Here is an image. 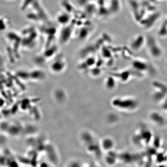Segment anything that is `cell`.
<instances>
[{"label":"cell","instance_id":"6da1fadb","mask_svg":"<svg viewBox=\"0 0 167 167\" xmlns=\"http://www.w3.org/2000/svg\"><path fill=\"white\" fill-rule=\"evenodd\" d=\"M67 65V60L64 56H57L52 60L49 65V70L54 74H61L66 70Z\"/></svg>","mask_w":167,"mask_h":167},{"label":"cell","instance_id":"7a4b0ae2","mask_svg":"<svg viewBox=\"0 0 167 167\" xmlns=\"http://www.w3.org/2000/svg\"><path fill=\"white\" fill-rule=\"evenodd\" d=\"M58 22L61 25H68L69 24V22L71 21L70 17L67 15L64 14H59L57 17Z\"/></svg>","mask_w":167,"mask_h":167},{"label":"cell","instance_id":"3957f363","mask_svg":"<svg viewBox=\"0 0 167 167\" xmlns=\"http://www.w3.org/2000/svg\"><path fill=\"white\" fill-rule=\"evenodd\" d=\"M163 109H164L167 112V98L164 101V102L163 104Z\"/></svg>","mask_w":167,"mask_h":167}]
</instances>
